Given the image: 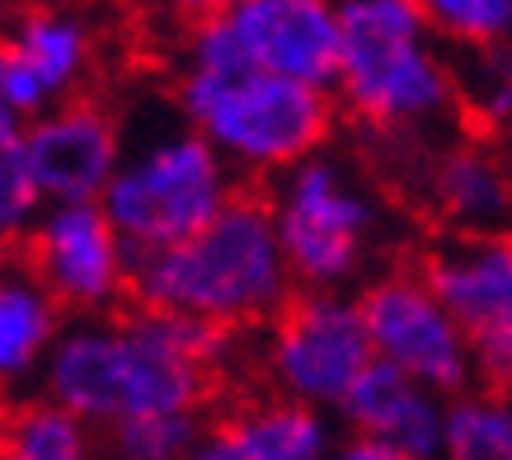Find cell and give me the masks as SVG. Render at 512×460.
Instances as JSON below:
<instances>
[{
    "label": "cell",
    "mask_w": 512,
    "mask_h": 460,
    "mask_svg": "<svg viewBox=\"0 0 512 460\" xmlns=\"http://www.w3.org/2000/svg\"><path fill=\"white\" fill-rule=\"evenodd\" d=\"M442 460H512V395L508 390H470L451 399Z\"/></svg>",
    "instance_id": "21"
},
{
    "label": "cell",
    "mask_w": 512,
    "mask_h": 460,
    "mask_svg": "<svg viewBox=\"0 0 512 460\" xmlns=\"http://www.w3.org/2000/svg\"><path fill=\"white\" fill-rule=\"evenodd\" d=\"M43 207L47 202L29 169V123L0 104V254L24 249Z\"/></svg>",
    "instance_id": "20"
},
{
    "label": "cell",
    "mask_w": 512,
    "mask_h": 460,
    "mask_svg": "<svg viewBox=\"0 0 512 460\" xmlns=\"http://www.w3.org/2000/svg\"><path fill=\"white\" fill-rule=\"evenodd\" d=\"M231 353V329L132 306L123 315L66 324L38 395L62 404L94 432L141 418L207 414Z\"/></svg>",
    "instance_id": "1"
},
{
    "label": "cell",
    "mask_w": 512,
    "mask_h": 460,
    "mask_svg": "<svg viewBox=\"0 0 512 460\" xmlns=\"http://www.w3.org/2000/svg\"><path fill=\"white\" fill-rule=\"evenodd\" d=\"M419 10L437 38L456 52H475V47H494L512 38L508 0H419Z\"/></svg>",
    "instance_id": "23"
},
{
    "label": "cell",
    "mask_w": 512,
    "mask_h": 460,
    "mask_svg": "<svg viewBox=\"0 0 512 460\" xmlns=\"http://www.w3.org/2000/svg\"><path fill=\"white\" fill-rule=\"evenodd\" d=\"M508 10H512V0H508Z\"/></svg>",
    "instance_id": "26"
},
{
    "label": "cell",
    "mask_w": 512,
    "mask_h": 460,
    "mask_svg": "<svg viewBox=\"0 0 512 460\" xmlns=\"http://www.w3.org/2000/svg\"><path fill=\"white\" fill-rule=\"evenodd\" d=\"M447 409L451 399H442L428 385L409 381L404 371L376 362L362 381L353 385V395L343 399V423L357 437L386 442L404 451L409 460H442V442H447Z\"/></svg>",
    "instance_id": "16"
},
{
    "label": "cell",
    "mask_w": 512,
    "mask_h": 460,
    "mask_svg": "<svg viewBox=\"0 0 512 460\" xmlns=\"http://www.w3.org/2000/svg\"><path fill=\"white\" fill-rule=\"evenodd\" d=\"M235 198V169L188 123H174L141 141H127L123 165L99 207L141 259L193 240Z\"/></svg>",
    "instance_id": "6"
},
{
    "label": "cell",
    "mask_w": 512,
    "mask_h": 460,
    "mask_svg": "<svg viewBox=\"0 0 512 460\" xmlns=\"http://www.w3.org/2000/svg\"><path fill=\"white\" fill-rule=\"evenodd\" d=\"M423 277L461 324L484 390L512 395V230L437 240Z\"/></svg>",
    "instance_id": "10"
},
{
    "label": "cell",
    "mask_w": 512,
    "mask_h": 460,
    "mask_svg": "<svg viewBox=\"0 0 512 460\" xmlns=\"http://www.w3.org/2000/svg\"><path fill=\"white\" fill-rule=\"evenodd\" d=\"M221 24L249 66L334 94L339 0H240Z\"/></svg>",
    "instance_id": "13"
},
{
    "label": "cell",
    "mask_w": 512,
    "mask_h": 460,
    "mask_svg": "<svg viewBox=\"0 0 512 460\" xmlns=\"http://www.w3.org/2000/svg\"><path fill=\"white\" fill-rule=\"evenodd\" d=\"M296 277L278 245L268 198L240 193L226 212L193 240L160 254H141L132 277V306L179 315V320L254 329L273 324L292 306Z\"/></svg>",
    "instance_id": "3"
},
{
    "label": "cell",
    "mask_w": 512,
    "mask_h": 460,
    "mask_svg": "<svg viewBox=\"0 0 512 460\" xmlns=\"http://www.w3.org/2000/svg\"><path fill=\"white\" fill-rule=\"evenodd\" d=\"M71 315L47 292V282L24 249L0 254V399H24L29 385H43L47 357L62 343Z\"/></svg>",
    "instance_id": "15"
},
{
    "label": "cell",
    "mask_w": 512,
    "mask_h": 460,
    "mask_svg": "<svg viewBox=\"0 0 512 460\" xmlns=\"http://www.w3.org/2000/svg\"><path fill=\"white\" fill-rule=\"evenodd\" d=\"M325 460H409L404 451H395V446L386 442H372V437H357V432H348L343 442L329 446Z\"/></svg>",
    "instance_id": "24"
},
{
    "label": "cell",
    "mask_w": 512,
    "mask_h": 460,
    "mask_svg": "<svg viewBox=\"0 0 512 460\" xmlns=\"http://www.w3.org/2000/svg\"><path fill=\"white\" fill-rule=\"evenodd\" d=\"M24 254L71 320H104L132 306L137 254L99 202H52L24 240Z\"/></svg>",
    "instance_id": "9"
},
{
    "label": "cell",
    "mask_w": 512,
    "mask_h": 460,
    "mask_svg": "<svg viewBox=\"0 0 512 460\" xmlns=\"http://www.w3.org/2000/svg\"><path fill=\"white\" fill-rule=\"evenodd\" d=\"M456 90H461V118L475 127V137H512V38L456 52Z\"/></svg>",
    "instance_id": "19"
},
{
    "label": "cell",
    "mask_w": 512,
    "mask_h": 460,
    "mask_svg": "<svg viewBox=\"0 0 512 460\" xmlns=\"http://www.w3.org/2000/svg\"><path fill=\"white\" fill-rule=\"evenodd\" d=\"M268 212L296 292H348L357 282L367 287V268L386 235V207L348 160L320 151L287 169L273 179Z\"/></svg>",
    "instance_id": "5"
},
{
    "label": "cell",
    "mask_w": 512,
    "mask_h": 460,
    "mask_svg": "<svg viewBox=\"0 0 512 460\" xmlns=\"http://www.w3.org/2000/svg\"><path fill=\"white\" fill-rule=\"evenodd\" d=\"M0 460H99L94 428L43 395L0 409Z\"/></svg>",
    "instance_id": "18"
},
{
    "label": "cell",
    "mask_w": 512,
    "mask_h": 460,
    "mask_svg": "<svg viewBox=\"0 0 512 460\" xmlns=\"http://www.w3.org/2000/svg\"><path fill=\"white\" fill-rule=\"evenodd\" d=\"M113 460H193V451L207 437V414H170L141 418L104 432Z\"/></svg>",
    "instance_id": "22"
},
{
    "label": "cell",
    "mask_w": 512,
    "mask_h": 460,
    "mask_svg": "<svg viewBox=\"0 0 512 460\" xmlns=\"http://www.w3.org/2000/svg\"><path fill=\"white\" fill-rule=\"evenodd\" d=\"M127 155L118 118L94 99H76L29 123V169L43 202H104Z\"/></svg>",
    "instance_id": "14"
},
{
    "label": "cell",
    "mask_w": 512,
    "mask_h": 460,
    "mask_svg": "<svg viewBox=\"0 0 512 460\" xmlns=\"http://www.w3.org/2000/svg\"><path fill=\"white\" fill-rule=\"evenodd\" d=\"M174 104L235 174L259 179H282L334 132V94L249 66L221 19L188 29Z\"/></svg>",
    "instance_id": "2"
},
{
    "label": "cell",
    "mask_w": 512,
    "mask_h": 460,
    "mask_svg": "<svg viewBox=\"0 0 512 460\" xmlns=\"http://www.w3.org/2000/svg\"><path fill=\"white\" fill-rule=\"evenodd\" d=\"M376 362L404 371L409 381L428 385L442 399H461L475 390V357L447 301L433 292L423 268H386L367 277L357 292Z\"/></svg>",
    "instance_id": "8"
},
{
    "label": "cell",
    "mask_w": 512,
    "mask_h": 460,
    "mask_svg": "<svg viewBox=\"0 0 512 460\" xmlns=\"http://www.w3.org/2000/svg\"><path fill=\"white\" fill-rule=\"evenodd\" d=\"M334 99L362 127L419 146L461 113L456 57L419 0H339V80Z\"/></svg>",
    "instance_id": "4"
},
{
    "label": "cell",
    "mask_w": 512,
    "mask_h": 460,
    "mask_svg": "<svg viewBox=\"0 0 512 460\" xmlns=\"http://www.w3.org/2000/svg\"><path fill=\"white\" fill-rule=\"evenodd\" d=\"M329 446H334V432L325 414L264 395L245 399L217 423H207V437L193 451V460H325Z\"/></svg>",
    "instance_id": "17"
},
{
    "label": "cell",
    "mask_w": 512,
    "mask_h": 460,
    "mask_svg": "<svg viewBox=\"0 0 512 460\" xmlns=\"http://www.w3.org/2000/svg\"><path fill=\"white\" fill-rule=\"evenodd\" d=\"M268 390L306 404L315 414H339L353 385L376 367V348L353 292H296L292 306L264 329Z\"/></svg>",
    "instance_id": "7"
},
{
    "label": "cell",
    "mask_w": 512,
    "mask_h": 460,
    "mask_svg": "<svg viewBox=\"0 0 512 460\" xmlns=\"http://www.w3.org/2000/svg\"><path fill=\"white\" fill-rule=\"evenodd\" d=\"M160 10H170V15L188 19V29L193 24H207V19H221V15H231L240 0H156Z\"/></svg>",
    "instance_id": "25"
},
{
    "label": "cell",
    "mask_w": 512,
    "mask_h": 460,
    "mask_svg": "<svg viewBox=\"0 0 512 460\" xmlns=\"http://www.w3.org/2000/svg\"><path fill=\"white\" fill-rule=\"evenodd\" d=\"M414 193L447 235H508L512 230V160L489 137L423 141Z\"/></svg>",
    "instance_id": "12"
},
{
    "label": "cell",
    "mask_w": 512,
    "mask_h": 460,
    "mask_svg": "<svg viewBox=\"0 0 512 460\" xmlns=\"http://www.w3.org/2000/svg\"><path fill=\"white\" fill-rule=\"evenodd\" d=\"M99 57V33L80 10L29 0L0 24V104L33 123L76 104Z\"/></svg>",
    "instance_id": "11"
}]
</instances>
